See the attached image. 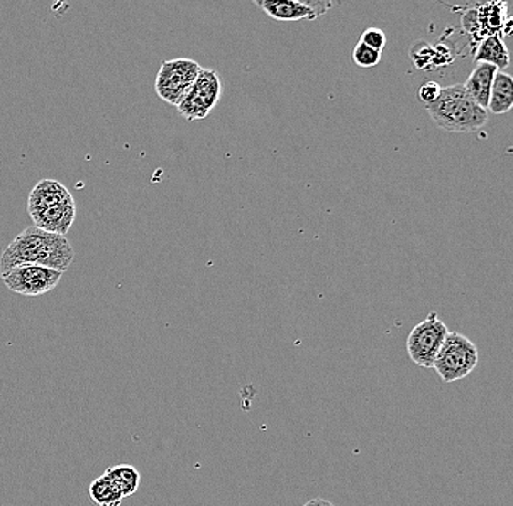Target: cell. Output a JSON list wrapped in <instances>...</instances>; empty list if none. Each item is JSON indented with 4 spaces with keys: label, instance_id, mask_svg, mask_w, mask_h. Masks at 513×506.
Listing matches in <instances>:
<instances>
[{
    "label": "cell",
    "instance_id": "cell-1",
    "mask_svg": "<svg viewBox=\"0 0 513 506\" xmlns=\"http://www.w3.org/2000/svg\"><path fill=\"white\" fill-rule=\"evenodd\" d=\"M75 260V251L66 237L37 227L24 229L0 256V275L26 264L55 269L65 273Z\"/></svg>",
    "mask_w": 513,
    "mask_h": 506
},
{
    "label": "cell",
    "instance_id": "cell-2",
    "mask_svg": "<svg viewBox=\"0 0 513 506\" xmlns=\"http://www.w3.org/2000/svg\"><path fill=\"white\" fill-rule=\"evenodd\" d=\"M426 110L437 126L452 133H473L488 121L487 110L471 100L463 84L442 88L439 98Z\"/></svg>",
    "mask_w": 513,
    "mask_h": 506
},
{
    "label": "cell",
    "instance_id": "cell-3",
    "mask_svg": "<svg viewBox=\"0 0 513 506\" xmlns=\"http://www.w3.org/2000/svg\"><path fill=\"white\" fill-rule=\"evenodd\" d=\"M478 347L458 332H449L444 346L437 353L434 369L444 383L464 380L478 365Z\"/></svg>",
    "mask_w": 513,
    "mask_h": 506
},
{
    "label": "cell",
    "instance_id": "cell-4",
    "mask_svg": "<svg viewBox=\"0 0 513 506\" xmlns=\"http://www.w3.org/2000/svg\"><path fill=\"white\" fill-rule=\"evenodd\" d=\"M202 72V66L192 58H173L161 65L155 80L156 94L168 104L178 107L187 97Z\"/></svg>",
    "mask_w": 513,
    "mask_h": 506
},
{
    "label": "cell",
    "instance_id": "cell-5",
    "mask_svg": "<svg viewBox=\"0 0 513 506\" xmlns=\"http://www.w3.org/2000/svg\"><path fill=\"white\" fill-rule=\"evenodd\" d=\"M449 330L437 317L436 312H430L427 319L419 322L410 332L407 339V353L417 366L434 368L437 353L448 337Z\"/></svg>",
    "mask_w": 513,
    "mask_h": 506
},
{
    "label": "cell",
    "instance_id": "cell-6",
    "mask_svg": "<svg viewBox=\"0 0 513 506\" xmlns=\"http://www.w3.org/2000/svg\"><path fill=\"white\" fill-rule=\"evenodd\" d=\"M221 95L222 80L216 70L202 69L187 97L178 105V111L188 121L206 119Z\"/></svg>",
    "mask_w": 513,
    "mask_h": 506
},
{
    "label": "cell",
    "instance_id": "cell-7",
    "mask_svg": "<svg viewBox=\"0 0 513 506\" xmlns=\"http://www.w3.org/2000/svg\"><path fill=\"white\" fill-rule=\"evenodd\" d=\"M63 278V271L26 264L2 275L5 285L12 292L24 297H38L55 290Z\"/></svg>",
    "mask_w": 513,
    "mask_h": 506
},
{
    "label": "cell",
    "instance_id": "cell-8",
    "mask_svg": "<svg viewBox=\"0 0 513 506\" xmlns=\"http://www.w3.org/2000/svg\"><path fill=\"white\" fill-rule=\"evenodd\" d=\"M270 18L280 22L315 21L326 14L331 4L324 2H299V0H256Z\"/></svg>",
    "mask_w": 513,
    "mask_h": 506
},
{
    "label": "cell",
    "instance_id": "cell-9",
    "mask_svg": "<svg viewBox=\"0 0 513 506\" xmlns=\"http://www.w3.org/2000/svg\"><path fill=\"white\" fill-rule=\"evenodd\" d=\"M29 216L33 219L34 227L37 228L65 237L72 228L75 217H77V206H75V202L63 203V205L50 207V209L29 214Z\"/></svg>",
    "mask_w": 513,
    "mask_h": 506
},
{
    "label": "cell",
    "instance_id": "cell-10",
    "mask_svg": "<svg viewBox=\"0 0 513 506\" xmlns=\"http://www.w3.org/2000/svg\"><path fill=\"white\" fill-rule=\"evenodd\" d=\"M73 202L69 190L56 180H41L29 195L28 212H40L63 203Z\"/></svg>",
    "mask_w": 513,
    "mask_h": 506
},
{
    "label": "cell",
    "instance_id": "cell-11",
    "mask_svg": "<svg viewBox=\"0 0 513 506\" xmlns=\"http://www.w3.org/2000/svg\"><path fill=\"white\" fill-rule=\"evenodd\" d=\"M497 72L499 70L496 66L488 65V63H477L466 84H464L466 94L470 95L471 100L477 102L481 109L487 110L490 94H492L493 80H495Z\"/></svg>",
    "mask_w": 513,
    "mask_h": 506
},
{
    "label": "cell",
    "instance_id": "cell-12",
    "mask_svg": "<svg viewBox=\"0 0 513 506\" xmlns=\"http://www.w3.org/2000/svg\"><path fill=\"white\" fill-rule=\"evenodd\" d=\"M474 60L477 63H488L503 72L510 65V53L507 44L503 43L502 37H486L478 44L477 50L474 53Z\"/></svg>",
    "mask_w": 513,
    "mask_h": 506
},
{
    "label": "cell",
    "instance_id": "cell-13",
    "mask_svg": "<svg viewBox=\"0 0 513 506\" xmlns=\"http://www.w3.org/2000/svg\"><path fill=\"white\" fill-rule=\"evenodd\" d=\"M507 4H487L477 9L480 41L486 37L499 36L508 22Z\"/></svg>",
    "mask_w": 513,
    "mask_h": 506
},
{
    "label": "cell",
    "instance_id": "cell-14",
    "mask_svg": "<svg viewBox=\"0 0 513 506\" xmlns=\"http://www.w3.org/2000/svg\"><path fill=\"white\" fill-rule=\"evenodd\" d=\"M488 110L493 114H505L513 109V77L507 72L496 73Z\"/></svg>",
    "mask_w": 513,
    "mask_h": 506
},
{
    "label": "cell",
    "instance_id": "cell-15",
    "mask_svg": "<svg viewBox=\"0 0 513 506\" xmlns=\"http://www.w3.org/2000/svg\"><path fill=\"white\" fill-rule=\"evenodd\" d=\"M104 476H107L119 488L124 498H129L138 492L139 485H141V473L136 467L129 466V464L109 467L105 470Z\"/></svg>",
    "mask_w": 513,
    "mask_h": 506
},
{
    "label": "cell",
    "instance_id": "cell-16",
    "mask_svg": "<svg viewBox=\"0 0 513 506\" xmlns=\"http://www.w3.org/2000/svg\"><path fill=\"white\" fill-rule=\"evenodd\" d=\"M89 498L97 506H120L124 496L107 476H99L89 486Z\"/></svg>",
    "mask_w": 513,
    "mask_h": 506
},
{
    "label": "cell",
    "instance_id": "cell-17",
    "mask_svg": "<svg viewBox=\"0 0 513 506\" xmlns=\"http://www.w3.org/2000/svg\"><path fill=\"white\" fill-rule=\"evenodd\" d=\"M381 56H382L381 51L373 50L361 41L354 46L353 53H351L354 65H358L359 68H363V69H371V68L380 65Z\"/></svg>",
    "mask_w": 513,
    "mask_h": 506
},
{
    "label": "cell",
    "instance_id": "cell-18",
    "mask_svg": "<svg viewBox=\"0 0 513 506\" xmlns=\"http://www.w3.org/2000/svg\"><path fill=\"white\" fill-rule=\"evenodd\" d=\"M410 58H413V62L417 68L426 69L427 66L434 60V47L424 41H419V43L413 44V47L410 48Z\"/></svg>",
    "mask_w": 513,
    "mask_h": 506
},
{
    "label": "cell",
    "instance_id": "cell-19",
    "mask_svg": "<svg viewBox=\"0 0 513 506\" xmlns=\"http://www.w3.org/2000/svg\"><path fill=\"white\" fill-rule=\"evenodd\" d=\"M361 43L382 53L383 48L387 46V34L383 33L382 29L373 28L372 26V28L365 29L361 33Z\"/></svg>",
    "mask_w": 513,
    "mask_h": 506
},
{
    "label": "cell",
    "instance_id": "cell-20",
    "mask_svg": "<svg viewBox=\"0 0 513 506\" xmlns=\"http://www.w3.org/2000/svg\"><path fill=\"white\" fill-rule=\"evenodd\" d=\"M441 92V85L434 82V80H429V82H426V84L419 88V98L424 104H432V102L436 101Z\"/></svg>",
    "mask_w": 513,
    "mask_h": 506
},
{
    "label": "cell",
    "instance_id": "cell-21",
    "mask_svg": "<svg viewBox=\"0 0 513 506\" xmlns=\"http://www.w3.org/2000/svg\"><path fill=\"white\" fill-rule=\"evenodd\" d=\"M302 506H334L330 501L321 500V498H315V500L308 501Z\"/></svg>",
    "mask_w": 513,
    "mask_h": 506
}]
</instances>
